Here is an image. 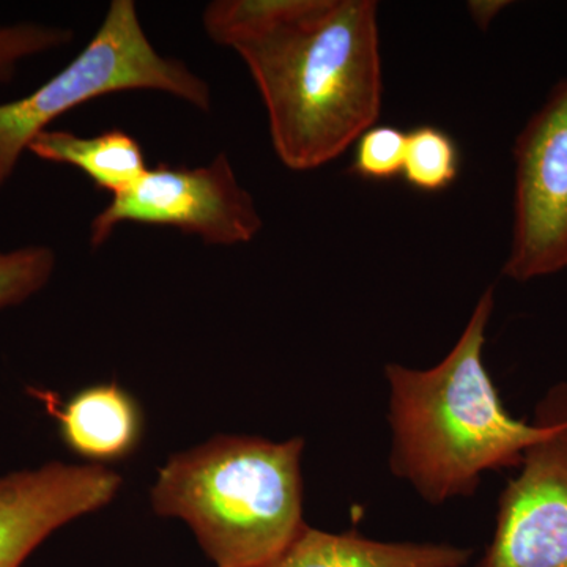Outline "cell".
I'll return each instance as SVG.
<instances>
[{
    "mask_svg": "<svg viewBox=\"0 0 567 567\" xmlns=\"http://www.w3.org/2000/svg\"><path fill=\"white\" fill-rule=\"evenodd\" d=\"M54 249L47 245H28L0 251V309L28 301L43 290L54 275Z\"/></svg>",
    "mask_w": 567,
    "mask_h": 567,
    "instance_id": "13",
    "label": "cell"
},
{
    "mask_svg": "<svg viewBox=\"0 0 567 567\" xmlns=\"http://www.w3.org/2000/svg\"><path fill=\"white\" fill-rule=\"evenodd\" d=\"M74 39L71 29L22 21L0 24V85L10 84L22 62L66 47Z\"/></svg>",
    "mask_w": 567,
    "mask_h": 567,
    "instance_id": "14",
    "label": "cell"
},
{
    "mask_svg": "<svg viewBox=\"0 0 567 567\" xmlns=\"http://www.w3.org/2000/svg\"><path fill=\"white\" fill-rule=\"evenodd\" d=\"M125 223L175 227L210 246L249 244L264 226L251 194L238 182L226 153L207 166L148 167L93 218L91 248H102Z\"/></svg>",
    "mask_w": 567,
    "mask_h": 567,
    "instance_id": "5",
    "label": "cell"
},
{
    "mask_svg": "<svg viewBox=\"0 0 567 567\" xmlns=\"http://www.w3.org/2000/svg\"><path fill=\"white\" fill-rule=\"evenodd\" d=\"M29 152L43 162L76 167L96 188L112 196L128 189L148 169L140 142L122 130H110L93 137L47 130L32 141Z\"/></svg>",
    "mask_w": 567,
    "mask_h": 567,
    "instance_id": "11",
    "label": "cell"
},
{
    "mask_svg": "<svg viewBox=\"0 0 567 567\" xmlns=\"http://www.w3.org/2000/svg\"><path fill=\"white\" fill-rule=\"evenodd\" d=\"M461 148L445 130L421 125L406 133L401 177L417 193L446 192L461 174Z\"/></svg>",
    "mask_w": 567,
    "mask_h": 567,
    "instance_id": "12",
    "label": "cell"
},
{
    "mask_svg": "<svg viewBox=\"0 0 567 567\" xmlns=\"http://www.w3.org/2000/svg\"><path fill=\"white\" fill-rule=\"evenodd\" d=\"M303 453L301 436H215L163 465L153 511L185 522L216 567H274L308 525Z\"/></svg>",
    "mask_w": 567,
    "mask_h": 567,
    "instance_id": "3",
    "label": "cell"
},
{
    "mask_svg": "<svg viewBox=\"0 0 567 567\" xmlns=\"http://www.w3.org/2000/svg\"><path fill=\"white\" fill-rule=\"evenodd\" d=\"M43 401L58 420L63 443L87 464L121 461L140 445L144 429L141 406L117 383L84 388L63 404L51 393H44Z\"/></svg>",
    "mask_w": 567,
    "mask_h": 567,
    "instance_id": "9",
    "label": "cell"
},
{
    "mask_svg": "<svg viewBox=\"0 0 567 567\" xmlns=\"http://www.w3.org/2000/svg\"><path fill=\"white\" fill-rule=\"evenodd\" d=\"M158 91L210 111L207 82L178 59L155 50L133 0H114L93 39L58 74L35 91L0 104V189L22 155L52 122L84 103L112 93Z\"/></svg>",
    "mask_w": 567,
    "mask_h": 567,
    "instance_id": "4",
    "label": "cell"
},
{
    "mask_svg": "<svg viewBox=\"0 0 567 567\" xmlns=\"http://www.w3.org/2000/svg\"><path fill=\"white\" fill-rule=\"evenodd\" d=\"M204 29L244 59L271 142L297 173L334 162L379 121L383 78L374 0H216Z\"/></svg>",
    "mask_w": 567,
    "mask_h": 567,
    "instance_id": "1",
    "label": "cell"
},
{
    "mask_svg": "<svg viewBox=\"0 0 567 567\" xmlns=\"http://www.w3.org/2000/svg\"><path fill=\"white\" fill-rule=\"evenodd\" d=\"M513 244L503 276L528 282L567 270V80L514 144Z\"/></svg>",
    "mask_w": 567,
    "mask_h": 567,
    "instance_id": "7",
    "label": "cell"
},
{
    "mask_svg": "<svg viewBox=\"0 0 567 567\" xmlns=\"http://www.w3.org/2000/svg\"><path fill=\"white\" fill-rule=\"evenodd\" d=\"M495 289L487 287L450 353L431 369L385 365L391 473L425 503L472 496L487 472L518 468L551 425L516 420L484 363Z\"/></svg>",
    "mask_w": 567,
    "mask_h": 567,
    "instance_id": "2",
    "label": "cell"
},
{
    "mask_svg": "<svg viewBox=\"0 0 567 567\" xmlns=\"http://www.w3.org/2000/svg\"><path fill=\"white\" fill-rule=\"evenodd\" d=\"M535 415L551 432L503 488L494 536L476 567H567V383L551 386Z\"/></svg>",
    "mask_w": 567,
    "mask_h": 567,
    "instance_id": "6",
    "label": "cell"
},
{
    "mask_svg": "<svg viewBox=\"0 0 567 567\" xmlns=\"http://www.w3.org/2000/svg\"><path fill=\"white\" fill-rule=\"evenodd\" d=\"M472 548L445 543H385L306 525L274 567H465Z\"/></svg>",
    "mask_w": 567,
    "mask_h": 567,
    "instance_id": "10",
    "label": "cell"
},
{
    "mask_svg": "<svg viewBox=\"0 0 567 567\" xmlns=\"http://www.w3.org/2000/svg\"><path fill=\"white\" fill-rule=\"evenodd\" d=\"M122 483L107 466L63 462L0 476V567H21L55 529L114 502Z\"/></svg>",
    "mask_w": 567,
    "mask_h": 567,
    "instance_id": "8",
    "label": "cell"
},
{
    "mask_svg": "<svg viewBox=\"0 0 567 567\" xmlns=\"http://www.w3.org/2000/svg\"><path fill=\"white\" fill-rule=\"evenodd\" d=\"M406 133L391 125H374L354 142L349 171L368 182H390L404 169Z\"/></svg>",
    "mask_w": 567,
    "mask_h": 567,
    "instance_id": "15",
    "label": "cell"
},
{
    "mask_svg": "<svg viewBox=\"0 0 567 567\" xmlns=\"http://www.w3.org/2000/svg\"><path fill=\"white\" fill-rule=\"evenodd\" d=\"M509 2L503 0H481V2H470L468 10L473 20L483 31H486L491 22L495 20L499 11L505 10Z\"/></svg>",
    "mask_w": 567,
    "mask_h": 567,
    "instance_id": "16",
    "label": "cell"
}]
</instances>
